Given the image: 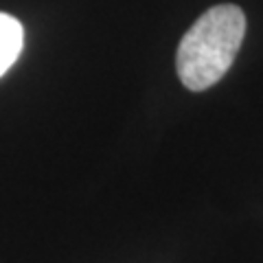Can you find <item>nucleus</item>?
I'll return each mask as SVG.
<instances>
[{"instance_id": "obj_1", "label": "nucleus", "mask_w": 263, "mask_h": 263, "mask_svg": "<svg viewBox=\"0 0 263 263\" xmlns=\"http://www.w3.org/2000/svg\"><path fill=\"white\" fill-rule=\"evenodd\" d=\"M246 35V15L237 5L209 9L184 33L178 46L180 81L193 92H202L228 72Z\"/></svg>"}, {"instance_id": "obj_2", "label": "nucleus", "mask_w": 263, "mask_h": 263, "mask_svg": "<svg viewBox=\"0 0 263 263\" xmlns=\"http://www.w3.org/2000/svg\"><path fill=\"white\" fill-rule=\"evenodd\" d=\"M22 42H24V31L20 20L0 11V77L20 57Z\"/></svg>"}]
</instances>
